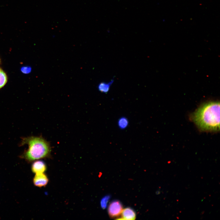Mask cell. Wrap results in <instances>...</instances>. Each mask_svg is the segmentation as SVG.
<instances>
[{"instance_id": "4", "label": "cell", "mask_w": 220, "mask_h": 220, "mask_svg": "<svg viewBox=\"0 0 220 220\" xmlns=\"http://www.w3.org/2000/svg\"><path fill=\"white\" fill-rule=\"evenodd\" d=\"M48 181L47 176L43 173L36 174L33 180L34 185L40 187L46 186Z\"/></svg>"}, {"instance_id": "3", "label": "cell", "mask_w": 220, "mask_h": 220, "mask_svg": "<svg viewBox=\"0 0 220 220\" xmlns=\"http://www.w3.org/2000/svg\"><path fill=\"white\" fill-rule=\"evenodd\" d=\"M123 210V206L120 202L114 200L110 204L108 208V212L110 218H117L121 215Z\"/></svg>"}, {"instance_id": "10", "label": "cell", "mask_w": 220, "mask_h": 220, "mask_svg": "<svg viewBox=\"0 0 220 220\" xmlns=\"http://www.w3.org/2000/svg\"><path fill=\"white\" fill-rule=\"evenodd\" d=\"M110 195H106L101 200L100 202L101 207L103 209H105L107 206L108 203L110 199Z\"/></svg>"}, {"instance_id": "2", "label": "cell", "mask_w": 220, "mask_h": 220, "mask_svg": "<svg viewBox=\"0 0 220 220\" xmlns=\"http://www.w3.org/2000/svg\"><path fill=\"white\" fill-rule=\"evenodd\" d=\"M21 145L27 144L28 148L23 154V157L29 161L49 156L51 151L48 142L41 137L31 136L22 138Z\"/></svg>"}, {"instance_id": "11", "label": "cell", "mask_w": 220, "mask_h": 220, "mask_svg": "<svg viewBox=\"0 0 220 220\" xmlns=\"http://www.w3.org/2000/svg\"><path fill=\"white\" fill-rule=\"evenodd\" d=\"M22 72L24 73H28L31 71V68L29 66L22 67L21 69Z\"/></svg>"}, {"instance_id": "7", "label": "cell", "mask_w": 220, "mask_h": 220, "mask_svg": "<svg viewBox=\"0 0 220 220\" xmlns=\"http://www.w3.org/2000/svg\"><path fill=\"white\" fill-rule=\"evenodd\" d=\"M114 80L112 79L108 82H102L99 83L97 86L98 90L101 92L106 93L110 90V87L113 83Z\"/></svg>"}, {"instance_id": "6", "label": "cell", "mask_w": 220, "mask_h": 220, "mask_svg": "<svg viewBox=\"0 0 220 220\" xmlns=\"http://www.w3.org/2000/svg\"><path fill=\"white\" fill-rule=\"evenodd\" d=\"M46 168L45 163L41 160L34 162L31 167L32 171L35 174L43 173L46 170Z\"/></svg>"}, {"instance_id": "8", "label": "cell", "mask_w": 220, "mask_h": 220, "mask_svg": "<svg viewBox=\"0 0 220 220\" xmlns=\"http://www.w3.org/2000/svg\"><path fill=\"white\" fill-rule=\"evenodd\" d=\"M128 123V121L126 118L122 117L119 119L118 124L120 128L123 129L127 127Z\"/></svg>"}, {"instance_id": "1", "label": "cell", "mask_w": 220, "mask_h": 220, "mask_svg": "<svg viewBox=\"0 0 220 220\" xmlns=\"http://www.w3.org/2000/svg\"><path fill=\"white\" fill-rule=\"evenodd\" d=\"M192 120L201 130L217 131L220 129V104L218 101L205 103L193 114Z\"/></svg>"}, {"instance_id": "9", "label": "cell", "mask_w": 220, "mask_h": 220, "mask_svg": "<svg viewBox=\"0 0 220 220\" xmlns=\"http://www.w3.org/2000/svg\"><path fill=\"white\" fill-rule=\"evenodd\" d=\"M7 82V75L0 68V88L3 87Z\"/></svg>"}, {"instance_id": "5", "label": "cell", "mask_w": 220, "mask_h": 220, "mask_svg": "<svg viewBox=\"0 0 220 220\" xmlns=\"http://www.w3.org/2000/svg\"><path fill=\"white\" fill-rule=\"evenodd\" d=\"M121 217L119 219L134 220L136 218V213L130 207H127L123 209L121 213Z\"/></svg>"}]
</instances>
